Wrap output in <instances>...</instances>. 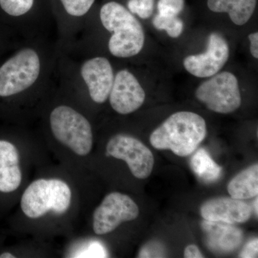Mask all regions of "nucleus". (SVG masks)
I'll use <instances>...</instances> for the list:
<instances>
[{"label": "nucleus", "mask_w": 258, "mask_h": 258, "mask_svg": "<svg viewBox=\"0 0 258 258\" xmlns=\"http://www.w3.org/2000/svg\"><path fill=\"white\" fill-rule=\"evenodd\" d=\"M206 134V122L201 115L176 112L152 132L150 143L159 150H171L179 157H188L198 149Z\"/></svg>", "instance_id": "1"}, {"label": "nucleus", "mask_w": 258, "mask_h": 258, "mask_svg": "<svg viewBox=\"0 0 258 258\" xmlns=\"http://www.w3.org/2000/svg\"><path fill=\"white\" fill-rule=\"evenodd\" d=\"M102 25L113 35L108 42L110 52L117 57H133L142 51L145 42L143 27L123 5L110 2L100 12Z\"/></svg>", "instance_id": "2"}, {"label": "nucleus", "mask_w": 258, "mask_h": 258, "mask_svg": "<svg viewBox=\"0 0 258 258\" xmlns=\"http://www.w3.org/2000/svg\"><path fill=\"white\" fill-rule=\"evenodd\" d=\"M72 192L69 184L57 179H40L32 181L20 200L22 211L29 218H40L52 212L63 215L69 210Z\"/></svg>", "instance_id": "3"}, {"label": "nucleus", "mask_w": 258, "mask_h": 258, "mask_svg": "<svg viewBox=\"0 0 258 258\" xmlns=\"http://www.w3.org/2000/svg\"><path fill=\"white\" fill-rule=\"evenodd\" d=\"M51 131L55 138L73 152L86 157L92 150V128L86 117L67 106L56 107L50 115Z\"/></svg>", "instance_id": "4"}, {"label": "nucleus", "mask_w": 258, "mask_h": 258, "mask_svg": "<svg viewBox=\"0 0 258 258\" xmlns=\"http://www.w3.org/2000/svg\"><path fill=\"white\" fill-rule=\"evenodd\" d=\"M40 73V60L35 50L25 48L0 68V97L7 98L32 86Z\"/></svg>", "instance_id": "5"}, {"label": "nucleus", "mask_w": 258, "mask_h": 258, "mask_svg": "<svg viewBox=\"0 0 258 258\" xmlns=\"http://www.w3.org/2000/svg\"><path fill=\"white\" fill-rule=\"evenodd\" d=\"M195 96L209 109L227 114L240 108L241 95L235 75L222 72L210 77L197 88Z\"/></svg>", "instance_id": "6"}, {"label": "nucleus", "mask_w": 258, "mask_h": 258, "mask_svg": "<svg viewBox=\"0 0 258 258\" xmlns=\"http://www.w3.org/2000/svg\"><path fill=\"white\" fill-rule=\"evenodd\" d=\"M139 215L138 205L128 195L108 194L93 212V231L97 235H106L120 224L136 220Z\"/></svg>", "instance_id": "7"}, {"label": "nucleus", "mask_w": 258, "mask_h": 258, "mask_svg": "<svg viewBox=\"0 0 258 258\" xmlns=\"http://www.w3.org/2000/svg\"><path fill=\"white\" fill-rule=\"evenodd\" d=\"M106 153L107 155L124 161L137 179H147L152 174L154 155L139 139L123 134L115 135L107 144Z\"/></svg>", "instance_id": "8"}, {"label": "nucleus", "mask_w": 258, "mask_h": 258, "mask_svg": "<svg viewBox=\"0 0 258 258\" xmlns=\"http://www.w3.org/2000/svg\"><path fill=\"white\" fill-rule=\"evenodd\" d=\"M228 44L225 37L213 32L209 36L206 52L185 57L183 64L195 77L210 78L218 74L229 58Z\"/></svg>", "instance_id": "9"}, {"label": "nucleus", "mask_w": 258, "mask_h": 258, "mask_svg": "<svg viewBox=\"0 0 258 258\" xmlns=\"http://www.w3.org/2000/svg\"><path fill=\"white\" fill-rule=\"evenodd\" d=\"M108 98L115 112L126 115L143 105L146 93L137 78L127 70H122L115 76Z\"/></svg>", "instance_id": "10"}, {"label": "nucleus", "mask_w": 258, "mask_h": 258, "mask_svg": "<svg viewBox=\"0 0 258 258\" xmlns=\"http://www.w3.org/2000/svg\"><path fill=\"white\" fill-rule=\"evenodd\" d=\"M81 73L91 99L97 103H104L109 96L115 78L109 60L103 57L90 59L83 64Z\"/></svg>", "instance_id": "11"}, {"label": "nucleus", "mask_w": 258, "mask_h": 258, "mask_svg": "<svg viewBox=\"0 0 258 258\" xmlns=\"http://www.w3.org/2000/svg\"><path fill=\"white\" fill-rule=\"evenodd\" d=\"M205 220L225 223H244L252 215V208L244 200L232 198H217L205 202L200 208Z\"/></svg>", "instance_id": "12"}, {"label": "nucleus", "mask_w": 258, "mask_h": 258, "mask_svg": "<svg viewBox=\"0 0 258 258\" xmlns=\"http://www.w3.org/2000/svg\"><path fill=\"white\" fill-rule=\"evenodd\" d=\"M22 180L18 148L8 139H0V195L15 192Z\"/></svg>", "instance_id": "13"}, {"label": "nucleus", "mask_w": 258, "mask_h": 258, "mask_svg": "<svg viewBox=\"0 0 258 258\" xmlns=\"http://www.w3.org/2000/svg\"><path fill=\"white\" fill-rule=\"evenodd\" d=\"M202 227L209 248L214 252L227 253L235 250L243 240V233L232 224L205 220Z\"/></svg>", "instance_id": "14"}, {"label": "nucleus", "mask_w": 258, "mask_h": 258, "mask_svg": "<svg viewBox=\"0 0 258 258\" xmlns=\"http://www.w3.org/2000/svg\"><path fill=\"white\" fill-rule=\"evenodd\" d=\"M257 0H208L209 9L215 13H228L235 25L249 21L255 10Z\"/></svg>", "instance_id": "15"}, {"label": "nucleus", "mask_w": 258, "mask_h": 258, "mask_svg": "<svg viewBox=\"0 0 258 258\" xmlns=\"http://www.w3.org/2000/svg\"><path fill=\"white\" fill-rule=\"evenodd\" d=\"M227 190L232 198L247 200L258 195V165L254 164L239 173L228 184Z\"/></svg>", "instance_id": "16"}, {"label": "nucleus", "mask_w": 258, "mask_h": 258, "mask_svg": "<svg viewBox=\"0 0 258 258\" xmlns=\"http://www.w3.org/2000/svg\"><path fill=\"white\" fill-rule=\"evenodd\" d=\"M194 172L204 181H217L222 175V167L218 165L203 148L199 149L191 159Z\"/></svg>", "instance_id": "17"}, {"label": "nucleus", "mask_w": 258, "mask_h": 258, "mask_svg": "<svg viewBox=\"0 0 258 258\" xmlns=\"http://www.w3.org/2000/svg\"><path fill=\"white\" fill-rule=\"evenodd\" d=\"M153 25L159 30H165L169 36L176 38L181 35L184 28L182 20L177 17H167L156 15L153 20Z\"/></svg>", "instance_id": "18"}, {"label": "nucleus", "mask_w": 258, "mask_h": 258, "mask_svg": "<svg viewBox=\"0 0 258 258\" xmlns=\"http://www.w3.org/2000/svg\"><path fill=\"white\" fill-rule=\"evenodd\" d=\"M34 0H0V7L13 17L26 14L33 6Z\"/></svg>", "instance_id": "19"}, {"label": "nucleus", "mask_w": 258, "mask_h": 258, "mask_svg": "<svg viewBox=\"0 0 258 258\" xmlns=\"http://www.w3.org/2000/svg\"><path fill=\"white\" fill-rule=\"evenodd\" d=\"M64 10L69 15L81 17L89 11L95 0H60Z\"/></svg>", "instance_id": "20"}, {"label": "nucleus", "mask_w": 258, "mask_h": 258, "mask_svg": "<svg viewBox=\"0 0 258 258\" xmlns=\"http://www.w3.org/2000/svg\"><path fill=\"white\" fill-rule=\"evenodd\" d=\"M154 0H129L128 8L132 14L138 15L139 18H150L154 10Z\"/></svg>", "instance_id": "21"}, {"label": "nucleus", "mask_w": 258, "mask_h": 258, "mask_svg": "<svg viewBox=\"0 0 258 258\" xmlns=\"http://www.w3.org/2000/svg\"><path fill=\"white\" fill-rule=\"evenodd\" d=\"M184 8V0H159L157 8L159 15L176 17Z\"/></svg>", "instance_id": "22"}, {"label": "nucleus", "mask_w": 258, "mask_h": 258, "mask_svg": "<svg viewBox=\"0 0 258 258\" xmlns=\"http://www.w3.org/2000/svg\"><path fill=\"white\" fill-rule=\"evenodd\" d=\"M164 246L157 242H151L142 247L139 257H162L164 255Z\"/></svg>", "instance_id": "23"}, {"label": "nucleus", "mask_w": 258, "mask_h": 258, "mask_svg": "<svg viewBox=\"0 0 258 258\" xmlns=\"http://www.w3.org/2000/svg\"><path fill=\"white\" fill-rule=\"evenodd\" d=\"M258 240L254 239L244 246L243 249L241 251L240 257L253 258L257 257Z\"/></svg>", "instance_id": "24"}, {"label": "nucleus", "mask_w": 258, "mask_h": 258, "mask_svg": "<svg viewBox=\"0 0 258 258\" xmlns=\"http://www.w3.org/2000/svg\"><path fill=\"white\" fill-rule=\"evenodd\" d=\"M184 257L186 258H203L204 255L198 246L195 244H189L184 249Z\"/></svg>", "instance_id": "25"}, {"label": "nucleus", "mask_w": 258, "mask_h": 258, "mask_svg": "<svg viewBox=\"0 0 258 258\" xmlns=\"http://www.w3.org/2000/svg\"><path fill=\"white\" fill-rule=\"evenodd\" d=\"M248 38L250 42V50L251 54L253 56L254 58H258V32H253L249 35Z\"/></svg>", "instance_id": "26"}, {"label": "nucleus", "mask_w": 258, "mask_h": 258, "mask_svg": "<svg viewBox=\"0 0 258 258\" xmlns=\"http://www.w3.org/2000/svg\"><path fill=\"white\" fill-rule=\"evenodd\" d=\"M254 212H255V214H256V216L257 217V213H258L257 197H256L255 201H254Z\"/></svg>", "instance_id": "27"}]
</instances>
